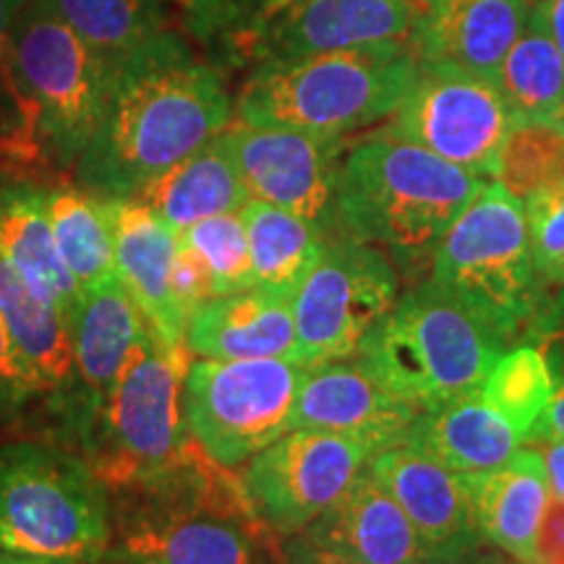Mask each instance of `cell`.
Listing matches in <instances>:
<instances>
[{
	"mask_svg": "<svg viewBox=\"0 0 564 564\" xmlns=\"http://www.w3.org/2000/svg\"><path fill=\"white\" fill-rule=\"evenodd\" d=\"M230 123L220 70L167 30L116 68L100 126L76 160V181L100 199H133Z\"/></svg>",
	"mask_w": 564,
	"mask_h": 564,
	"instance_id": "obj_1",
	"label": "cell"
},
{
	"mask_svg": "<svg viewBox=\"0 0 564 564\" xmlns=\"http://www.w3.org/2000/svg\"><path fill=\"white\" fill-rule=\"evenodd\" d=\"M192 442L165 474L110 491V564H282L238 478Z\"/></svg>",
	"mask_w": 564,
	"mask_h": 564,
	"instance_id": "obj_2",
	"label": "cell"
},
{
	"mask_svg": "<svg viewBox=\"0 0 564 564\" xmlns=\"http://www.w3.org/2000/svg\"><path fill=\"white\" fill-rule=\"evenodd\" d=\"M486 178L390 129L350 141L337 186V232L377 246L394 270L432 264L436 243Z\"/></svg>",
	"mask_w": 564,
	"mask_h": 564,
	"instance_id": "obj_3",
	"label": "cell"
},
{
	"mask_svg": "<svg viewBox=\"0 0 564 564\" xmlns=\"http://www.w3.org/2000/svg\"><path fill=\"white\" fill-rule=\"evenodd\" d=\"M415 74L419 58L408 40L267 63L251 68L236 116L251 126L350 137L387 121Z\"/></svg>",
	"mask_w": 564,
	"mask_h": 564,
	"instance_id": "obj_4",
	"label": "cell"
},
{
	"mask_svg": "<svg viewBox=\"0 0 564 564\" xmlns=\"http://www.w3.org/2000/svg\"><path fill=\"white\" fill-rule=\"evenodd\" d=\"M510 348L497 324L426 280L394 301L352 358L394 398L429 411L481 390Z\"/></svg>",
	"mask_w": 564,
	"mask_h": 564,
	"instance_id": "obj_5",
	"label": "cell"
},
{
	"mask_svg": "<svg viewBox=\"0 0 564 564\" xmlns=\"http://www.w3.org/2000/svg\"><path fill=\"white\" fill-rule=\"evenodd\" d=\"M112 541L110 489L79 449L0 440V552L100 564Z\"/></svg>",
	"mask_w": 564,
	"mask_h": 564,
	"instance_id": "obj_6",
	"label": "cell"
},
{
	"mask_svg": "<svg viewBox=\"0 0 564 564\" xmlns=\"http://www.w3.org/2000/svg\"><path fill=\"white\" fill-rule=\"evenodd\" d=\"M429 280L497 324L514 345L544 301L523 202L497 181L478 192L436 243Z\"/></svg>",
	"mask_w": 564,
	"mask_h": 564,
	"instance_id": "obj_7",
	"label": "cell"
},
{
	"mask_svg": "<svg viewBox=\"0 0 564 564\" xmlns=\"http://www.w3.org/2000/svg\"><path fill=\"white\" fill-rule=\"evenodd\" d=\"M11 61L32 108L42 158L74 171L100 126L116 66L91 51L45 0H24L13 11Z\"/></svg>",
	"mask_w": 564,
	"mask_h": 564,
	"instance_id": "obj_8",
	"label": "cell"
},
{
	"mask_svg": "<svg viewBox=\"0 0 564 564\" xmlns=\"http://www.w3.org/2000/svg\"><path fill=\"white\" fill-rule=\"evenodd\" d=\"M186 371V345L165 343L150 327L82 447L110 491L165 474L192 447Z\"/></svg>",
	"mask_w": 564,
	"mask_h": 564,
	"instance_id": "obj_9",
	"label": "cell"
},
{
	"mask_svg": "<svg viewBox=\"0 0 564 564\" xmlns=\"http://www.w3.org/2000/svg\"><path fill=\"white\" fill-rule=\"evenodd\" d=\"M312 366L278 358L188 366L183 408L192 440L209 460L236 470L288 432L295 394Z\"/></svg>",
	"mask_w": 564,
	"mask_h": 564,
	"instance_id": "obj_10",
	"label": "cell"
},
{
	"mask_svg": "<svg viewBox=\"0 0 564 564\" xmlns=\"http://www.w3.org/2000/svg\"><path fill=\"white\" fill-rule=\"evenodd\" d=\"M394 301L398 270L390 257L350 236H329L291 299L303 366L356 356Z\"/></svg>",
	"mask_w": 564,
	"mask_h": 564,
	"instance_id": "obj_11",
	"label": "cell"
},
{
	"mask_svg": "<svg viewBox=\"0 0 564 564\" xmlns=\"http://www.w3.org/2000/svg\"><path fill=\"white\" fill-rule=\"evenodd\" d=\"M371 457L350 436L291 429L246 463L238 484L259 523L285 539L327 512Z\"/></svg>",
	"mask_w": 564,
	"mask_h": 564,
	"instance_id": "obj_12",
	"label": "cell"
},
{
	"mask_svg": "<svg viewBox=\"0 0 564 564\" xmlns=\"http://www.w3.org/2000/svg\"><path fill=\"white\" fill-rule=\"evenodd\" d=\"M514 123L502 91L484 76L419 63L387 129L463 171L491 178Z\"/></svg>",
	"mask_w": 564,
	"mask_h": 564,
	"instance_id": "obj_13",
	"label": "cell"
},
{
	"mask_svg": "<svg viewBox=\"0 0 564 564\" xmlns=\"http://www.w3.org/2000/svg\"><path fill=\"white\" fill-rule=\"evenodd\" d=\"M411 26L413 0H257L225 61L257 68L408 40Z\"/></svg>",
	"mask_w": 564,
	"mask_h": 564,
	"instance_id": "obj_14",
	"label": "cell"
},
{
	"mask_svg": "<svg viewBox=\"0 0 564 564\" xmlns=\"http://www.w3.org/2000/svg\"><path fill=\"white\" fill-rule=\"evenodd\" d=\"M251 199L293 212L337 236V186L348 137H322L272 126L230 123L223 133Z\"/></svg>",
	"mask_w": 564,
	"mask_h": 564,
	"instance_id": "obj_15",
	"label": "cell"
},
{
	"mask_svg": "<svg viewBox=\"0 0 564 564\" xmlns=\"http://www.w3.org/2000/svg\"><path fill=\"white\" fill-rule=\"evenodd\" d=\"M147 333L150 322L118 278L84 291L74 322L76 411L68 432L79 453Z\"/></svg>",
	"mask_w": 564,
	"mask_h": 564,
	"instance_id": "obj_16",
	"label": "cell"
},
{
	"mask_svg": "<svg viewBox=\"0 0 564 564\" xmlns=\"http://www.w3.org/2000/svg\"><path fill=\"white\" fill-rule=\"evenodd\" d=\"M366 465L442 564H460L484 544L460 474L408 442L382 449Z\"/></svg>",
	"mask_w": 564,
	"mask_h": 564,
	"instance_id": "obj_17",
	"label": "cell"
},
{
	"mask_svg": "<svg viewBox=\"0 0 564 564\" xmlns=\"http://www.w3.org/2000/svg\"><path fill=\"white\" fill-rule=\"evenodd\" d=\"M539 0H413L411 42L429 66L460 68L497 84L499 68Z\"/></svg>",
	"mask_w": 564,
	"mask_h": 564,
	"instance_id": "obj_18",
	"label": "cell"
},
{
	"mask_svg": "<svg viewBox=\"0 0 564 564\" xmlns=\"http://www.w3.org/2000/svg\"><path fill=\"white\" fill-rule=\"evenodd\" d=\"M415 415L413 405L384 390L361 364L312 366L295 394L291 429L333 432L366 444L373 455L403 444Z\"/></svg>",
	"mask_w": 564,
	"mask_h": 564,
	"instance_id": "obj_19",
	"label": "cell"
},
{
	"mask_svg": "<svg viewBox=\"0 0 564 564\" xmlns=\"http://www.w3.org/2000/svg\"><path fill=\"white\" fill-rule=\"evenodd\" d=\"M0 319L37 400L51 408L68 436L76 411L74 329L66 314L42 301L9 259L0 257Z\"/></svg>",
	"mask_w": 564,
	"mask_h": 564,
	"instance_id": "obj_20",
	"label": "cell"
},
{
	"mask_svg": "<svg viewBox=\"0 0 564 564\" xmlns=\"http://www.w3.org/2000/svg\"><path fill=\"white\" fill-rule=\"evenodd\" d=\"M301 535L358 564H442L369 465Z\"/></svg>",
	"mask_w": 564,
	"mask_h": 564,
	"instance_id": "obj_21",
	"label": "cell"
},
{
	"mask_svg": "<svg viewBox=\"0 0 564 564\" xmlns=\"http://www.w3.org/2000/svg\"><path fill=\"white\" fill-rule=\"evenodd\" d=\"M186 348L212 361H278L301 364L291 299L249 288L215 295L188 316Z\"/></svg>",
	"mask_w": 564,
	"mask_h": 564,
	"instance_id": "obj_22",
	"label": "cell"
},
{
	"mask_svg": "<svg viewBox=\"0 0 564 564\" xmlns=\"http://www.w3.org/2000/svg\"><path fill=\"white\" fill-rule=\"evenodd\" d=\"M108 207L118 280L162 340L186 345V319L171 291L178 232L139 199H108Z\"/></svg>",
	"mask_w": 564,
	"mask_h": 564,
	"instance_id": "obj_23",
	"label": "cell"
},
{
	"mask_svg": "<svg viewBox=\"0 0 564 564\" xmlns=\"http://www.w3.org/2000/svg\"><path fill=\"white\" fill-rule=\"evenodd\" d=\"M463 481L484 544L502 549L520 562L539 564V528L552 499L539 449H518L499 468L465 474Z\"/></svg>",
	"mask_w": 564,
	"mask_h": 564,
	"instance_id": "obj_24",
	"label": "cell"
},
{
	"mask_svg": "<svg viewBox=\"0 0 564 564\" xmlns=\"http://www.w3.org/2000/svg\"><path fill=\"white\" fill-rule=\"evenodd\" d=\"M0 257L17 267L42 301L55 303L74 329L84 291L55 243L45 186L0 183Z\"/></svg>",
	"mask_w": 564,
	"mask_h": 564,
	"instance_id": "obj_25",
	"label": "cell"
},
{
	"mask_svg": "<svg viewBox=\"0 0 564 564\" xmlns=\"http://www.w3.org/2000/svg\"><path fill=\"white\" fill-rule=\"evenodd\" d=\"M405 442L453 474L465 476L484 474L510 460L523 444V434L476 390L419 411Z\"/></svg>",
	"mask_w": 564,
	"mask_h": 564,
	"instance_id": "obj_26",
	"label": "cell"
},
{
	"mask_svg": "<svg viewBox=\"0 0 564 564\" xmlns=\"http://www.w3.org/2000/svg\"><path fill=\"white\" fill-rule=\"evenodd\" d=\"M133 199L144 202L160 220L183 232L207 217L241 212L251 196L223 137H217L147 183Z\"/></svg>",
	"mask_w": 564,
	"mask_h": 564,
	"instance_id": "obj_27",
	"label": "cell"
},
{
	"mask_svg": "<svg viewBox=\"0 0 564 564\" xmlns=\"http://www.w3.org/2000/svg\"><path fill=\"white\" fill-rule=\"evenodd\" d=\"M249 238L253 288L293 299L319 262L327 236L293 212L249 199L241 209Z\"/></svg>",
	"mask_w": 564,
	"mask_h": 564,
	"instance_id": "obj_28",
	"label": "cell"
},
{
	"mask_svg": "<svg viewBox=\"0 0 564 564\" xmlns=\"http://www.w3.org/2000/svg\"><path fill=\"white\" fill-rule=\"evenodd\" d=\"M497 87L514 121H554L564 105V58L539 3L507 53Z\"/></svg>",
	"mask_w": 564,
	"mask_h": 564,
	"instance_id": "obj_29",
	"label": "cell"
},
{
	"mask_svg": "<svg viewBox=\"0 0 564 564\" xmlns=\"http://www.w3.org/2000/svg\"><path fill=\"white\" fill-rule=\"evenodd\" d=\"M47 215L63 262L82 291L118 278L108 199L82 186L58 183L47 188Z\"/></svg>",
	"mask_w": 564,
	"mask_h": 564,
	"instance_id": "obj_30",
	"label": "cell"
},
{
	"mask_svg": "<svg viewBox=\"0 0 564 564\" xmlns=\"http://www.w3.org/2000/svg\"><path fill=\"white\" fill-rule=\"evenodd\" d=\"M97 55L121 66L131 53L167 32L165 0H45Z\"/></svg>",
	"mask_w": 564,
	"mask_h": 564,
	"instance_id": "obj_31",
	"label": "cell"
},
{
	"mask_svg": "<svg viewBox=\"0 0 564 564\" xmlns=\"http://www.w3.org/2000/svg\"><path fill=\"white\" fill-rule=\"evenodd\" d=\"M491 178L518 202L564 186L562 126L556 121H514Z\"/></svg>",
	"mask_w": 564,
	"mask_h": 564,
	"instance_id": "obj_32",
	"label": "cell"
},
{
	"mask_svg": "<svg viewBox=\"0 0 564 564\" xmlns=\"http://www.w3.org/2000/svg\"><path fill=\"white\" fill-rule=\"evenodd\" d=\"M478 392L523 434L525 442V434L552 403L554 382L541 350L533 345H514L494 364Z\"/></svg>",
	"mask_w": 564,
	"mask_h": 564,
	"instance_id": "obj_33",
	"label": "cell"
},
{
	"mask_svg": "<svg viewBox=\"0 0 564 564\" xmlns=\"http://www.w3.org/2000/svg\"><path fill=\"white\" fill-rule=\"evenodd\" d=\"M178 241L199 251V257L209 267L212 278H215L217 295L253 288L251 251L241 212H225V215L194 223L192 228L178 232Z\"/></svg>",
	"mask_w": 564,
	"mask_h": 564,
	"instance_id": "obj_34",
	"label": "cell"
},
{
	"mask_svg": "<svg viewBox=\"0 0 564 564\" xmlns=\"http://www.w3.org/2000/svg\"><path fill=\"white\" fill-rule=\"evenodd\" d=\"M17 6L0 0V141L9 147L17 165H32L42 158L32 108L21 95L11 61V19Z\"/></svg>",
	"mask_w": 564,
	"mask_h": 564,
	"instance_id": "obj_35",
	"label": "cell"
},
{
	"mask_svg": "<svg viewBox=\"0 0 564 564\" xmlns=\"http://www.w3.org/2000/svg\"><path fill=\"white\" fill-rule=\"evenodd\" d=\"M528 238L535 274L546 288L564 285V186L525 199Z\"/></svg>",
	"mask_w": 564,
	"mask_h": 564,
	"instance_id": "obj_36",
	"label": "cell"
},
{
	"mask_svg": "<svg viewBox=\"0 0 564 564\" xmlns=\"http://www.w3.org/2000/svg\"><path fill=\"white\" fill-rule=\"evenodd\" d=\"M533 345L541 350L552 373L554 390L564 384V285L546 288L539 312L525 327L520 345Z\"/></svg>",
	"mask_w": 564,
	"mask_h": 564,
	"instance_id": "obj_37",
	"label": "cell"
},
{
	"mask_svg": "<svg viewBox=\"0 0 564 564\" xmlns=\"http://www.w3.org/2000/svg\"><path fill=\"white\" fill-rule=\"evenodd\" d=\"M171 291L175 299V306L183 314V319L188 324L196 308L204 306L209 299H215V278H212L209 267L199 257V251H194L192 246L178 241L175 246V259L171 270Z\"/></svg>",
	"mask_w": 564,
	"mask_h": 564,
	"instance_id": "obj_38",
	"label": "cell"
},
{
	"mask_svg": "<svg viewBox=\"0 0 564 564\" xmlns=\"http://www.w3.org/2000/svg\"><path fill=\"white\" fill-rule=\"evenodd\" d=\"M34 400H37V392H34L30 377L13 350L11 337L6 333V324L0 319V426L17 423Z\"/></svg>",
	"mask_w": 564,
	"mask_h": 564,
	"instance_id": "obj_39",
	"label": "cell"
},
{
	"mask_svg": "<svg viewBox=\"0 0 564 564\" xmlns=\"http://www.w3.org/2000/svg\"><path fill=\"white\" fill-rule=\"evenodd\" d=\"M535 549L539 564H564V499H549Z\"/></svg>",
	"mask_w": 564,
	"mask_h": 564,
	"instance_id": "obj_40",
	"label": "cell"
},
{
	"mask_svg": "<svg viewBox=\"0 0 564 564\" xmlns=\"http://www.w3.org/2000/svg\"><path fill=\"white\" fill-rule=\"evenodd\" d=\"M280 560L282 564H358L352 560H345V556L329 552V549H322L312 544L306 535L293 533L280 539Z\"/></svg>",
	"mask_w": 564,
	"mask_h": 564,
	"instance_id": "obj_41",
	"label": "cell"
},
{
	"mask_svg": "<svg viewBox=\"0 0 564 564\" xmlns=\"http://www.w3.org/2000/svg\"><path fill=\"white\" fill-rule=\"evenodd\" d=\"M528 444H533L539 455L544 457L549 494L554 499H564V440H539Z\"/></svg>",
	"mask_w": 564,
	"mask_h": 564,
	"instance_id": "obj_42",
	"label": "cell"
},
{
	"mask_svg": "<svg viewBox=\"0 0 564 564\" xmlns=\"http://www.w3.org/2000/svg\"><path fill=\"white\" fill-rule=\"evenodd\" d=\"M539 440H564V384L556 387L554 398L539 421L533 423L531 432L525 434V442Z\"/></svg>",
	"mask_w": 564,
	"mask_h": 564,
	"instance_id": "obj_43",
	"label": "cell"
},
{
	"mask_svg": "<svg viewBox=\"0 0 564 564\" xmlns=\"http://www.w3.org/2000/svg\"><path fill=\"white\" fill-rule=\"evenodd\" d=\"M539 9L544 13L549 32L560 47L562 58H564V0H539Z\"/></svg>",
	"mask_w": 564,
	"mask_h": 564,
	"instance_id": "obj_44",
	"label": "cell"
},
{
	"mask_svg": "<svg viewBox=\"0 0 564 564\" xmlns=\"http://www.w3.org/2000/svg\"><path fill=\"white\" fill-rule=\"evenodd\" d=\"M460 564H528V562L514 560V556L505 554L502 549H497L491 544H481L476 552H470L468 556H465Z\"/></svg>",
	"mask_w": 564,
	"mask_h": 564,
	"instance_id": "obj_45",
	"label": "cell"
},
{
	"mask_svg": "<svg viewBox=\"0 0 564 564\" xmlns=\"http://www.w3.org/2000/svg\"><path fill=\"white\" fill-rule=\"evenodd\" d=\"M0 564H84V562H76V560H53V556H32V554L0 552Z\"/></svg>",
	"mask_w": 564,
	"mask_h": 564,
	"instance_id": "obj_46",
	"label": "cell"
},
{
	"mask_svg": "<svg viewBox=\"0 0 564 564\" xmlns=\"http://www.w3.org/2000/svg\"><path fill=\"white\" fill-rule=\"evenodd\" d=\"M6 162H11V165H17V160H13V154H11L9 147H6L3 141H0V165H6Z\"/></svg>",
	"mask_w": 564,
	"mask_h": 564,
	"instance_id": "obj_47",
	"label": "cell"
},
{
	"mask_svg": "<svg viewBox=\"0 0 564 564\" xmlns=\"http://www.w3.org/2000/svg\"><path fill=\"white\" fill-rule=\"evenodd\" d=\"M554 121H556V123H560V126H562V129H564V105H562V108H560V112H556V116H554Z\"/></svg>",
	"mask_w": 564,
	"mask_h": 564,
	"instance_id": "obj_48",
	"label": "cell"
},
{
	"mask_svg": "<svg viewBox=\"0 0 564 564\" xmlns=\"http://www.w3.org/2000/svg\"><path fill=\"white\" fill-rule=\"evenodd\" d=\"M11 3H13V6H17V9H19V6H21V3H24V0H11Z\"/></svg>",
	"mask_w": 564,
	"mask_h": 564,
	"instance_id": "obj_49",
	"label": "cell"
}]
</instances>
